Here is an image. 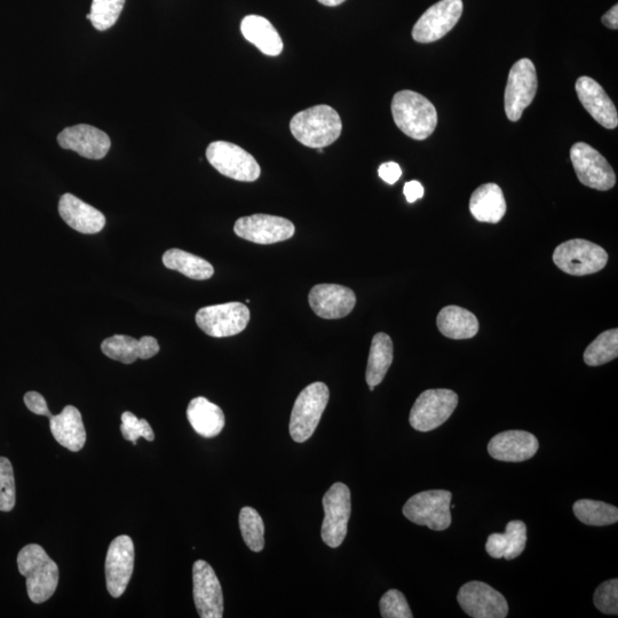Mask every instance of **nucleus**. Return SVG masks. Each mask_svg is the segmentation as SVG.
Listing matches in <instances>:
<instances>
[{
	"label": "nucleus",
	"mask_w": 618,
	"mask_h": 618,
	"mask_svg": "<svg viewBox=\"0 0 618 618\" xmlns=\"http://www.w3.org/2000/svg\"><path fill=\"white\" fill-rule=\"evenodd\" d=\"M240 529L243 540L253 552L265 548V525L260 514L253 507L245 506L240 512Z\"/></svg>",
	"instance_id": "33"
},
{
	"label": "nucleus",
	"mask_w": 618,
	"mask_h": 618,
	"mask_svg": "<svg viewBox=\"0 0 618 618\" xmlns=\"http://www.w3.org/2000/svg\"><path fill=\"white\" fill-rule=\"evenodd\" d=\"M324 520L321 537L329 548L337 549L345 541L348 521L351 518V490L344 483L337 482L323 497Z\"/></svg>",
	"instance_id": "7"
},
{
	"label": "nucleus",
	"mask_w": 618,
	"mask_h": 618,
	"mask_svg": "<svg viewBox=\"0 0 618 618\" xmlns=\"http://www.w3.org/2000/svg\"><path fill=\"white\" fill-rule=\"evenodd\" d=\"M329 398V388L321 382L308 385L300 392L290 417L289 429L293 441L303 443L313 437Z\"/></svg>",
	"instance_id": "4"
},
{
	"label": "nucleus",
	"mask_w": 618,
	"mask_h": 618,
	"mask_svg": "<svg viewBox=\"0 0 618 618\" xmlns=\"http://www.w3.org/2000/svg\"><path fill=\"white\" fill-rule=\"evenodd\" d=\"M295 231L290 220L269 215L242 217L234 226L235 234L241 239L264 245L290 240Z\"/></svg>",
	"instance_id": "17"
},
{
	"label": "nucleus",
	"mask_w": 618,
	"mask_h": 618,
	"mask_svg": "<svg viewBox=\"0 0 618 618\" xmlns=\"http://www.w3.org/2000/svg\"><path fill=\"white\" fill-rule=\"evenodd\" d=\"M15 502V479L9 458L0 457V511L11 512Z\"/></svg>",
	"instance_id": "36"
},
{
	"label": "nucleus",
	"mask_w": 618,
	"mask_h": 618,
	"mask_svg": "<svg viewBox=\"0 0 618 618\" xmlns=\"http://www.w3.org/2000/svg\"><path fill=\"white\" fill-rule=\"evenodd\" d=\"M125 0H93L91 12L86 19L92 22L95 29L105 31L112 28L124 9Z\"/></svg>",
	"instance_id": "34"
},
{
	"label": "nucleus",
	"mask_w": 618,
	"mask_h": 618,
	"mask_svg": "<svg viewBox=\"0 0 618 618\" xmlns=\"http://www.w3.org/2000/svg\"><path fill=\"white\" fill-rule=\"evenodd\" d=\"M602 23L609 29H618V6L615 5L601 19Z\"/></svg>",
	"instance_id": "43"
},
{
	"label": "nucleus",
	"mask_w": 618,
	"mask_h": 618,
	"mask_svg": "<svg viewBox=\"0 0 618 618\" xmlns=\"http://www.w3.org/2000/svg\"><path fill=\"white\" fill-rule=\"evenodd\" d=\"M134 569V544L126 535L118 536L110 543L105 574L107 590L113 598L123 596L131 581Z\"/></svg>",
	"instance_id": "16"
},
{
	"label": "nucleus",
	"mask_w": 618,
	"mask_h": 618,
	"mask_svg": "<svg viewBox=\"0 0 618 618\" xmlns=\"http://www.w3.org/2000/svg\"><path fill=\"white\" fill-rule=\"evenodd\" d=\"M392 115L396 126L414 140H425L437 129V109L424 95L414 91L406 90L394 95Z\"/></svg>",
	"instance_id": "1"
},
{
	"label": "nucleus",
	"mask_w": 618,
	"mask_h": 618,
	"mask_svg": "<svg viewBox=\"0 0 618 618\" xmlns=\"http://www.w3.org/2000/svg\"><path fill=\"white\" fill-rule=\"evenodd\" d=\"M193 593L198 615L202 618L224 616V593L215 570L204 560L193 566Z\"/></svg>",
	"instance_id": "15"
},
{
	"label": "nucleus",
	"mask_w": 618,
	"mask_h": 618,
	"mask_svg": "<svg viewBox=\"0 0 618 618\" xmlns=\"http://www.w3.org/2000/svg\"><path fill=\"white\" fill-rule=\"evenodd\" d=\"M309 305L322 319L338 320L351 314L356 305L353 290L339 284H318L309 292Z\"/></svg>",
	"instance_id": "18"
},
{
	"label": "nucleus",
	"mask_w": 618,
	"mask_h": 618,
	"mask_svg": "<svg viewBox=\"0 0 618 618\" xmlns=\"http://www.w3.org/2000/svg\"><path fill=\"white\" fill-rule=\"evenodd\" d=\"M59 213L65 223L82 234H97L106 226V217L73 194L62 195Z\"/></svg>",
	"instance_id": "23"
},
{
	"label": "nucleus",
	"mask_w": 618,
	"mask_h": 618,
	"mask_svg": "<svg viewBox=\"0 0 618 618\" xmlns=\"http://www.w3.org/2000/svg\"><path fill=\"white\" fill-rule=\"evenodd\" d=\"M195 320L198 328L210 337H232L247 329L250 309L241 303L208 306L197 312Z\"/></svg>",
	"instance_id": "10"
},
{
	"label": "nucleus",
	"mask_w": 618,
	"mask_h": 618,
	"mask_svg": "<svg viewBox=\"0 0 618 618\" xmlns=\"http://www.w3.org/2000/svg\"><path fill=\"white\" fill-rule=\"evenodd\" d=\"M538 81L532 60L521 59L511 68L505 90V112L511 122H518L525 109L532 105Z\"/></svg>",
	"instance_id": "11"
},
{
	"label": "nucleus",
	"mask_w": 618,
	"mask_h": 618,
	"mask_svg": "<svg viewBox=\"0 0 618 618\" xmlns=\"http://www.w3.org/2000/svg\"><path fill=\"white\" fill-rule=\"evenodd\" d=\"M403 194L406 196L409 203H415L419 198L424 196V187L421 182L412 180L407 182L403 187Z\"/></svg>",
	"instance_id": "42"
},
{
	"label": "nucleus",
	"mask_w": 618,
	"mask_h": 618,
	"mask_svg": "<svg viewBox=\"0 0 618 618\" xmlns=\"http://www.w3.org/2000/svg\"><path fill=\"white\" fill-rule=\"evenodd\" d=\"M242 35L268 57H277L283 51L282 38L271 22L259 15H248L241 23Z\"/></svg>",
	"instance_id": "27"
},
{
	"label": "nucleus",
	"mask_w": 618,
	"mask_h": 618,
	"mask_svg": "<svg viewBox=\"0 0 618 618\" xmlns=\"http://www.w3.org/2000/svg\"><path fill=\"white\" fill-rule=\"evenodd\" d=\"M570 160L578 180L586 187L607 192L616 185V174L598 150L584 142H577L570 149Z\"/></svg>",
	"instance_id": "12"
},
{
	"label": "nucleus",
	"mask_w": 618,
	"mask_h": 618,
	"mask_svg": "<svg viewBox=\"0 0 618 618\" xmlns=\"http://www.w3.org/2000/svg\"><path fill=\"white\" fill-rule=\"evenodd\" d=\"M576 93L586 112L594 118V121L608 130L617 128V109L598 82L588 76L578 78Z\"/></svg>",
	"instance_id": "20"
},
{
	"label": "nucleus",
	"mask_w": 618,
	"mask_h": 618,
	"mask_svg": "<svg viewBox=\"0 0 618 618\" xmlns=\"http://www.w3.org/2000/svg\"><path fill=\"white\" fill-rule=\"evenodd\" d=\"M457 600L464 612L473 618H505L509 614L503 594L483 582L464 584Z\"/></svg>",
	"instance_id": "14"
},
{
	"label": "nucleus",
	"mask_w": 618,
	"mask_h": 618,
	"mask_svg": "<svg viewBox=\"0 0 618 618\" xmlns=\"http://www.w3.org/2000/svg\"><path fill=\"white\" fill-rule=\"evenodd\" d=\"M206 158L213 168L227 178L253 182L260 177L261 169L256 158L232 142H212L206 149Z\"/></svg>",
	"instance_id": "9"
},
{
	"label": "nucleus",
	"mask_w": 618,
	"mask_h": 618,
	"mask_svg": "<svg viewBox=\"0 0 618 618\" xmlns=\"http://www.w3.org/2000/svg\"><path fill=\"white\" fill-rule=\"evenodd\" d=\"M290 130L300 144L320 149L334 144L339 139L343 123L334 108L319 105L293 116Z\"/></svg>",
	"instance_id": "2"
},
{
	"label": "nucleus",
	"mask_w": 618,
	"mask_h": 618,
	"mask_svg": "<svg viewBox=\"0 0 618 618\" xmlns=\"http://www.w3.org/2000/svg\"><path fill=\"white\" fill-rule=\"evenodd\" d=\"M556 266L568 275L596 274L608 263L607 252L596 243L576 239L558 245L553 252Z\"/></svg>",
	"instance_id": "5"
},
{
	"label": "nucleus",
	"mask_w": 618,
	"mask_h": 618,
	"mask_svg": "<svg viewBox=\"0 0 618 618\" xmlns=\"http://www.w3.org/2000/svg\"><path fill=\"white\" fill-rule=\"evenodd\" d=\"M470 211L480 223L498 224L506 213L503 190L496 184H486L474 190Z\"/></svg>",
	"instance_id": "26"
},
{
	"label": "nucleus",
	"mask_w": 618,
	"mask_h": 618,
	"mask_svg": "<svg viewBox=\"0 0 618 618\" xmlns=\"http://www.w3.org/2000/svg\"><path fill=\"white\" fill-rule=\"evenodd\" d=\"M187 418L194 431L205 439L218 437L226 423L224 411L203 396L190 401Z\"/></svg>",
	"instance_id": "25"
},
{
	"label": "nucleus",
	"mask_w": 618,
	"mask_h": 618,
	"mask_svg": "<svg viewBox=\"0 0 618 618\" xmlns=\"http://www.w3.org/2000/svg\"><path fill=\"white\" fill-rule=\"evenodd\" d=\"M458 406V395L451 390H427L418 396L409 416L412 429L430 432L445 424Z\"/></svg>",
	"instance_id": "8"
},
{
	"label": "nucleus",
	"mask_w": 618,
	"mask_h": 618,
	"mask_svg": "<svg viewBox=\"0 0 618 618\" xmlns=\"http://www.w3.org/2000/svg\"><path fill=\"white\" fill-rule=\"evenodd\" d=\"M380 615L384 618H412L411 609L404 594L399 590H388L379 601Z\"/></svg>",
	"instance_id": "38"
},
{
	"label": "nucleus",
	"mask_w": 618,
	"mask_h": 618,
	"mask_svg": "<svg viewBox=\"0 0 618 618\" xmlns=\"http://www.w3.org/2000/svg\"><path fill=\"white\" fill-rule=\"evenodd\" d=\"M437 324L443 336L455 340L471 339L477 336L480 328L477 316L458 306L442 308Z\"/></svg>",
	"instance_id": "28"
},
{
	"label": "nucleus",
	"mask_w": 618,
	"mask_h": 618,
	"mask_svg": "<svg viewBox=\"0 0 618 618\" xmlns=\"http://www.w3.org/2000/svg\"><path fill=\"white\" fill-rule=\"evenodd\" d=\"M451 497L453 494L447 490L423 491L404 504L403 515L416 525L441 532L451 525Z\"/></svg>",
	"instance_id": "6"
},
{
	"label": "nucleus",
	"mask_w": 618,
	"mask_h": 618,
	"mask_svg": "<svg viewBox=\"0 0 618 618\" xmlns=\"http://www.w3.org/2000/svg\"><path fill=\"white\" fill-rule=\"evenodd\" d=\"M393 362V342L390 336L379 332L372 338L366 380L369 386L376 387L383 382Z\"/></svg>",
	"instance_id": "30"
},
{
	"label": "nucleus",
	"mask_w": 618,
	"mask_h": 618,
	"mask_svg": "<svg viewBox=\"0 0 618 618\" xmlns=\"http://www.w3.org/2000/svg\"><path fill=\"white\" fill-rule=\"evenodd\" d=\"M121 432L124 439L131 441L134 446H137L140 438H144L149 442L155 440L152 426L149 425L146 419H139L130 411L123 412Z\"/></svg>",
	"instance_id": "37"
},
{
	"label": "nucleus",
	"mask_w": 618,
	"mask_h": 618,
	"mask_svg": "<svg viewBox=\"0 0 618 618\" xmlns=\"http://www.w3.org/2000/svg\"><path fill=\"white\" fill-rule=\"evenodd\" d=\"M575 517L588 526H609L618 521V509L616 506L591 501V499H581L573 506Z\"/></svg>",
	"instance_id": "31"
},
{
	"label": "nucleus",
	"mask_w": 618,
	"mask_h": 618,
	"mask_svg": "<svg viewBox=\"0 0 618 618\" xmlns=\"http://www.w3.org/2000/svg\"><path fill=\"white\" fill-rule=\"evenodd\" d=\"M63 149L73 150L89 160H102L112 147L107 133L86 124H78L63 130L58 136Z\"/></svg>",
	"instance_id": "19"
},
{
	"label": "nucleus",
	"mask_w": 618,
	"mask_h": 618,
	"mask_svg": "<svg viewBox=\"0 0 618 618\" xmlns=\"http://www.w3.org/2000/svg\"><path fill=\"white\" fill-rule=\"evenodd\" d=\"M102 353L109 359L132 364L138 359L148 360L160 352V344L154 337L145 336L136 339L130 336L116 335L103 340Z\"/></svg>",
	"instance_id": "22"
},
{
	"label": "nucleus",
	"mask_w": 618,
	"mask_h": 618,
	"mask_svg": "<svg viewBox=\"0 0 618 618\" xmlns=\"http://www.w3.org/2000/svg\"><path fill=\"white\" fill-rule=\"evenodd\" d=\"M527 544V526L525 522L510 521L504 533V559L513 560L525 551Z\"/></svg>",
	"instance_id": "35"
},
{
	"label": "nucleus",
	"mask_w": 618,
	"mask_h": 618,
	"mask_svg": "<svg viewBox=\"0 0 618 618\" xmlns=\"http://www.w3.org/2000/svg\"><path fill=\"white\" fill-rule=\"evenodd\" d=\"M25 403L27 408L33 412V414L38 416H46L51 417V411L49 407H47L46 400L42 394L37 392H28L25 395Z\"/></svg>",
	"instance_id": "40"
},
{
	"label": "nucleus",
	"mask_w": 618,
	"mask_h": 618,
	"mask_svg": "<svg viewBox=\"0 0 618 618\" xmlns=\"http://www.w3.org/2000/svg\"><path fill=\"white\" fill-rule=\"evenodd\" d=\"M318 2L322 5H326L329 7H335L342 5L346 0H318Z\"/></svg>",
	"instance_id": "44"
},
{
	"label": "nucleus",
	"mask_w": 618,
	"mask_h": 618,
	"mask_svg": "<svg viewBox=\"0 0 618 618\" xmlns=\"http://www.w3.org/2000/svg\"><path fill=\"white\" fill-rule=\"evenodd\" d=\"M540 443L534 434L525 431H506L495 435L488 445V453L496 461L520 463L533 458Z\"/></svg>",
	"instance_id": "21"
},
{
	"label": "nucleus",
	"mask_w": 618,
	"mask_h": 618,
	"mask_svg": "<svg viewBox=\"0 0 618 618\" xmlns=\"http://www.w3.org/2000/svg\"><path fill=\"white\" fill-rule=\"evenodd\" d=\"M18 568L26 577L29 599L34 604L49 600L59 584V567L41 545L29 544L18 554Z\"/></svg>",
	"instance_id": "3"
},
{
	"label": "nucleus",
	"mask_w": 618,
	"mask_h": 618,
	"mask_svg": "<svg viewBox=\"0 0 618 618\" xmlns=\"http://www.w3.org/2000/svg\"><path fill=\"white\" fill-rule=\"evenodd\" d=\"M163 264L166 268L196 281L209 280L215 274V268L209 261L180 249L166 251L163 255Z\"/></svg>",
	"instance_id": "29"
},
{
	"label": "nucleus",
	"mask_w": 618,
	"mask_h": 618,
	"mask_svg": "<svg viewBox=\"0 0 618 618\" xmlns=\"http://www.w3.org/2000/svg\"><path fill=\"white\" fill-rule=\"evenodd\" d=\"M50 429L55 440L61 445L78 453L86 442V431L81 411L74 406H67L61 414L50 417Z\"/></svg>",
	"instance_id": "24"
},
{
	"label": "nucleus",
	"mask_w": 618,
	"mask_h": 618,
	"mask_svg": "<svg viewBox=\"0 0 618 618\" xmlns=\"http://www.w3.org/2000/svg\"><path fill=\"white\" fill-rule=\"evenodd\" d=\"M618 356V330L610 329L602 332L593 342L586 347L584 362L589 367H599Z\"/></svg>",
	"instance_id": "32"
},
{
	"label": "nucleus",
	"mask_w": 618,
	"mask_h": 618,
	"mask_svg": "<svg viewBox=\"0 0 618 618\" xmlns=\"http://www.w3.org/2000/svg\"><path fill=\"white\" fill-rule=\"evenodd\" d=\"M594 605L601 613L617 615L618 613V580H609L602 583L594 592Z\"/></svg>",
	"instance_id": "39"
},
{
	"label": "nucleus",
	"mask_w": 618,
	"mask_h": 618,
	"mask_svg": "<svg viewBox=\"0 0 618 618\" xmlns=\"http://www.w3.org/2000/svg\"><path fill=\"white\" fill-rule=\"evenodd\" d=\"M378 174L386 184L394 185L402 176L401 166L395 162L384 163L379 166Z\"/></svg>",
	"instance_id": "41"
},
{
	"label": "nucleus",
	"mask_w": 618,
	"mask_h": 618,
	"mask_svg": "<svg viewBox=\"0 0 618 618\" xmlns=\"http://www.w3.org/2000/svg\"><path fill=\"white\" fill-rule=\"evenodd\" d=\"M463 9L462 0H441L417 21L412 29V38L423 44L439 41L454 29L462 17Z\"/></svg>",
	"instance_id": "13"
}]
</instances>
